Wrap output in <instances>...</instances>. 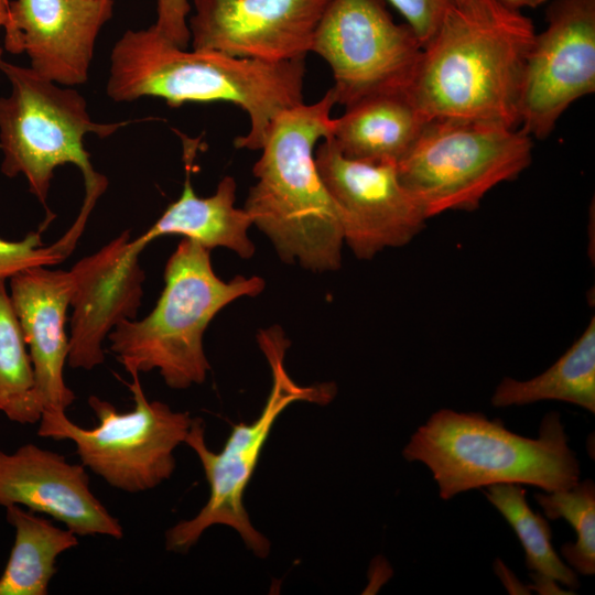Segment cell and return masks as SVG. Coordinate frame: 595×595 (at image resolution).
I'll return each instance as SVG.
<instances>
[{
    "mask_svg": "<svg viewBox=\"0 0 595 595\" xmlns=\"http://www.w3.org/2000/svg\"><path fill=\"white\" fill-rule=\"evenodd\" d=\"M404 18L422 46L433 36L454 0H387Z\"/></svg>",
    "mask_w": 595,
    "mask_h": 595,
    "instance_id": "26",
    "label": "cell"
},
{
    "mask_svg": "<svg viewBox=\"0 0 595 595\" xmlns=\"http://www.w3.org/2000/svg\"><path fill=\"white\" fill-rule=\"evenodd\" d=\"M113 13V0H13L4 50L25 53L40 76L66 87L88 79L97 37Z\"/></svg>",
    "mask_w": 595,
    "mask_h": 595,
    "instance_id": "15",
    "label": "cell"
},
{
    "mask_svg": "<svg viewBox=\"0 0 595 595\" xmlns=\"http://www.w3.org/2000/svg\"><path fill=\"white\" fill-rule=\"evenodd\" d=\"M331 0H193L192 48L264 62L304 60Z\"/></svg>",
    "mask_w": 595,
    "mask_h": 595,
    "instance_id": "13",
    "label": "cell"
},
{
    "mask_svg": "<svg viewBox=\"0 0 595 595\" xmlns=\"http://www.w3.org/2000/svg\"><path fill=\"white\" fill-rule=\"evenodd\" d=\"M304 60L264 62L216 51L187 50L152 24L127 30L110 53L107 96L115 102L158 97L171 107L229 102L249 118L235 139L239 149L260 150L275 118L303 101Z\"/></svg>",
    "mask_w": 595,
    "mask_h": 595,
    "instance_id": "2",
    "label": "cell"
},
{
    "mask_svg": "<svg viewBox=\"0 0 595 595\" xmlns=\"http://www.w3.org/2000/svg\"><path fill=\"white\" fill-rule=\"evenodd\" d=\"M257 342L271 370L270 393L253 422L232 425L218 453L206 445L203 420L193 418L184 443L196 453L203 466L209 497L195 517L180 521L166 531L165 547L170 551L187 552L209 527L224 524L236 530L255 555L266 558L270 542L252 526L244 505L245 491L262 448L277 418L286 407L299 401L324 405L336 394L333 382L301 386L291 378L284 366L290 340L279 325L260 329Z\"/></svg>",
    "mask_w": 595,
    "mask_h": 595,
    "instance_id": "6",
    "label": "cell"
},
{
    "mask_svg": "<svg viewBox=\"0 0 595 595\" xmlns=\"http://www.w3.org/2000/svg\"><path fill=\"white\" fill-rule=\"evenodd\" d=\"M14 542L0 576V595H47L57 558L79 544L78 536L19 505L6 507Z\"/></svg>",
    "mask_w": 595,
    "mask_h": 595,
    "instance_id": "20",
    "label": "cell"
},
{
    "mask_svg": "<svg viewBox=\"0 0 595 595\" xmlns=\"http://www.w3.org/2000/svg\"><path fill=\"white\" fill-rule=\"evenodd\" d=\"M505 7L520 11L523 8H537L548 0H498Z\"/></svg>",
    "mask_w": 595,
    "mask_h": 595,
    "instance_id": "28",
    "label": "cell"
},
{
    "mask_svg": "<svg viewBox=\"0 0 595 595\" xmlns=\"http://www.w3.org/2000/svg\"><path fill=\"white\" fill-rule=\"evenodd\" d=\"M19 505L62 522L78 537H123V528L89 487L83 464L26 443L0 450V506Z\"/></svg>",
    "mask_w": 595,
    "mask_h": 595,
    "instance_id": "16",
    "label": "cell"
},
{
    "mask_svg": "<svg viewBox=\"0 0 595 595\" xmlns=\"http://www.w3.org/2000/svg\"><path fill=\"white\" fill-rule=\"evenodd\" d=\"M407 23L394 22L385 0H331L311 52L331 68L336 105L407 90L422 52Z\"/></svg>",
    "mask_w": 595,
    "mask_h": 595,
    "instance_id": "10",
    "label": "cell"
},
{
    "mask_svg": "<svg viewBox=\"0 0 595 595\" xmlns=\"http://www.w3.org/2000/svg\"><path fill=\"white\" fill-rule=\"evenodd\" d=\"M532 139L521 128L430 120L396 167L428 218L475 210L490 190L530 165Z\"/></svg>",
    "mask_w": 595,
    "mask_h": 595,
    "instance_id": "8",
    "label": "cell"
},
{
    "mask_svg": "<svg viewBox=\"0 0 595 595\" xmlns=\"http://www.w3.org/2000/svg\"><path fill=\"white\" fill-rule=\"evenodd\" d=\"M9 4H10L9 0H0V29H3L8 21ZM3 51L4 48L0 46V61L3 60L2 58Z\"/></svg>",
    "mask_w": 595,
    "mask_h": 595,
    "instance_id": "29",
    "label": "cell"
},
{
    "mask_svg": "<svg viewBox=\"0 0 595 595\" xmlns=\"http://www.w3.org/2000/svg\"><path fill=\"white\" fill-rule=\"evenodd\" d=\"M184 145L186 176L183 191L138 240L145 248L159 237L178 235L195 240L209 250L221 247L242 259L251 258L256 252L248 234L252 221L244 207L238 208L235 205V178L227 175L220 180L213 195L197 196L191 180L196 144L190 141V144Z\"/></svg>",
    "mask_w": 595,
    "mask_h": 595,
    "instance_id": "18",
    "label": "cell"
},
{
    "mask_svg": "<svg viewBox=\"0 0 595 595\" xmlns=\"http://www.w3.org/2000/svg\"><path fill=\"white\" fill-rule=\"evenodd\" d=\"M131 378V411H118L111 402L90 396L88 405L97 418L94 428L79 426L68 419L66 411L50 410L42 413L37 435L72 442L85 468L113 488L139 494L172 476L176 465L174 452L185 442L193 418L164 402L150 401L139 375Z\"/></svg>",
    "mask_w": 595,
    "mask_h": 595,
    "instance_id": "9",
    "label": "cell"
},
{
    "mask_svg": "<svg viewBox=\"0 0 595 595\" xmlns=\"http://www.w3.org/2000/svg\"><path fill=\"white\" fill-rule=\"evenodd\" d=\"M0 71L11 87L8 96L0 97L2 174H22L30 193L45 205L54 170L74 164L84 177L83 208L93 210L108 181L94 170L84 138L89 133L109 137L131 121H94L83 95L40 76L30 66L1 60Z\"/></svg>",
    "mask_w": 595,
    "mask_h": 595,
    "instance_id": "7",
    "label": "cell"
},
{
    "mask_svg": "<svg viewBox=\"0 0 595 595\" xmlns=\"http://www.w3.org/2000/svg\"><path fill=\"white\" fill-rule=\"evenodd\" d=\"M428 122L408 90L387 91L345 107L328 138L346 158L396 165Z\"/></svg>",
    "mask_w": 595,
    "mask_h": 595,
    "instance_id": "19",
    "label": "cell"
},
{
    "mask_svg": "<svg viewBox=\"0 0 595 595\" xmlns=\"http://www.w3.org/2000/svg\"><path fill=\"white\" fill-rule=\"evenodd\" d=\"M335 105L329 89L320 100L275 118L252 167L257 182L244 206L283 262L312 272L338 270L345 245L339 208L315 163L317 144L331 136Z\"/></svg>",
    "mask_w": 595,
    "mask_h": 595,
    "instance_id": "3",
    "label": "cell"
},
{
    "mask_svg": "<svg viewBox=\"0 0 595 595\" xmlns=\"http://www.w3.org/2000/svg\"><path fill=\"white\" fill-rule=\"evenodd\" d=\"M532 21L498 0H462L423 45L408 94L426 120L519 128Z\"/></svg>",
    "mask_w": 595,
    "mask_h": 595,
    "instance_id": "1",
    "label": "cell"
},
{
    "mask_svg": "<svg viewBox=\"0 0 595 595\" xmlns=\"http://www.w3.org/2000/svg\"><path fill=\"white\" fill-rule=\"evenodd\" d=\"M261 277L219 278L210 250L183 238L164 268V288L151 313L125 320L108 335L110 350L130 375L156 369L167 387L187 389L205 381L210 365L203 336L231 302L259 295Z\"/></svg>",
    "mask_w": 595,
    "mask_h": 595,
    "instance_id": "5",
    "label": "cell"
},
{
    "mask_svg": "<svg viewBox=\"0 0 595 595\" xmlns=\"http://www.w3.org/2000/svg\"><path fill=\"white\" fill-rule=\"evenodd\" d=\"M315 163L339 208L344 244L358 259L405 246L424 228L429 218L394 164L346 158L331 138L317 144Z\"/></svg>",
    "mask_w": 595,
    "mask_h": 595,
    "instance_id": "12",
    "label": "cell"
},
{
    "mask_svg": "<svg viewBox=\"0 0 595 595\" xmlns=\"http://www.w3.org/2000/svg\"><path fill=\"white\" fill-rule=\"evenodd\" d=\"M543 400L569 402L595 413V317L582 335L545 371L529 380L504 378L494 391L496 408Z\"/></svg>",
    "mask_w": 595,
    "mask_h": 595,
    "instance_id": "21",
    "label": "cell"
},
{
    "mask_svg": "<svg viewBox=\"0 0 595 595\" xmlns=\"http://www.w3.org/2000/svg\"><path fill=\"white\" fill-rule=\"evenodd\" d=\"M9 279L10 299L28 346L42 409L66 411L76 399L64 380L69 351L65 323L73 291L71 271L36 266Z\"/></svg>",
    "mask_w": 595,
    "mask_h": 595,
    "instance_id": "17",
    "label": "cell"
},
{
    "mask_svg": "<svg viewBox=\"0 0 595 595\" xmlns=\"http://www.w3.org/2000/svg\"><path fill=\"white\" fill-rule=\"evenodd\" d=\"M402 455L429 468L443 500L496 484L549 493L581 480L580 462L558 412L543 416L532 439L479 412L440 409L411 435Z\"/></svg>",
    "mask_w": 595,
    "mask_h": 595,
    "instance_id": "4",
    "label": "cell"
},
{
    "mask_svg": "<svg viewBox=\"0 0 595 595\" xmlns=\"http://www.w3.org/2000/svg\"><path fill=\"white\" fill-rule=\"evenodd\" d=\"M485 496L512 528L524 550L526 566L533 581L529 588L539 594H565L559 584L570 591L580 587L577 573L553 548L547 518L530 508L521 485H490L486 487Z\"/></svg>",
    "mask_w": 595,
    "mask_h": 595,
    "instance_id": "22",
    "label": "cell"
},
{
    "mask_svg": "<svg viewBox=\"0 0 595 595\" xmlns=\"http://www.w3.org/2000/svg\"><path fill=\"white\" fill-rule=\"evenodd\" d=\"M454 1H455V2H459V1H462V0H454Z\"/></svg>",
    "mask_w": 595,
    "mask_h": 595,
    "instance_id": "30",
    "label": "cell"
},
{
    "mask_svg": "<svg viewBox=\"0 0 595 595\" xmlns=\"http://www.w3.org/2000/svg\"><path fill=\"white\" fill-rule=\"evenodd\" d=\"M0 412L18 424L39 423L43 412L6 279H0Z\"/></svg>",
    "mask_w": 595,
    "mask_h": 595,
    "instance_id": "23",
    "label": "cell"
},
{
    "mask_svg": "<svg viewBox=\"0 0 595 595\" xmlns=\"http://www.w3.org/2000/svg\"><path fill=\"white\" fill-rule=\"evenodd\" d=\"M68 255L58 241L45 246L39 231L28 234L19 241H9L0 237V279L7 280L30 267L58 264Z\"/></svg>",
    "mask_w": 595,
    "mask_h": 595,
    "instance_id": "25",
    "label": "cell"
},
{
    "mask_svg": "<svg viewBox=\"0 0 595 595\" xmlns=\"http://www.w3.org/2000/svg\"><path fill=\"white\" fill-rule=\"evenodd\" d=\"M190 12L188 0H156V20L153 25L177 46L187 47Z\"/></svg>",
    "mask_w": 595,
    "mask_h": 595,
    "instance_id": "27",
    "label": "cell"
},
{
    "mask_svg": "<svg viewBox=\"0 0 595 595\" xmlns=\"http://www.w3.org/2000/svg\"><path fill=\"white\" fill-rule=\"evenodd\" d=\"M144 247L125 230L69 270L73 291L67 364L91 370L105 361L102 344L122 321L134 320L145 273L139 261Z\"/></svg>",
    "mask_w": 595,
    "mask_h": 595,
    "instance_id": "14",
    "label": "cell"
},
{
    "mask_svg": "<svg viewBox=\"0 0 595 595\" xmlns=\"http://www.w3.org/2000/svg\"><path fill=\"white\" fill-rule=\"evenodd\" d=\"M536 501L550 520L563 518L576 532L574 543L561 547L565 563L577 574L595 573V485L591 478L554 491L538 493Z\"/></svg>",
    "mask_w": 595,
    "mask_h": 595,
    "instance_id": "24",
    "label": "cell"
},
{
    "mask_svg": "<svg viewBox=\"0 0 595 595\" xmlns=\"http://www.w3.org/2000/svg\"><path fill=\"white\" fill-rule=\"evenodd\" d=\"M547 23L527 56L519 98V128L537 139L595 91V0H554Z\"/></svg>",
    "mask_w": 595,
    "mask_h": 595,
    "instance_id": "11",
    "label": "cell"
}]
</instances>
